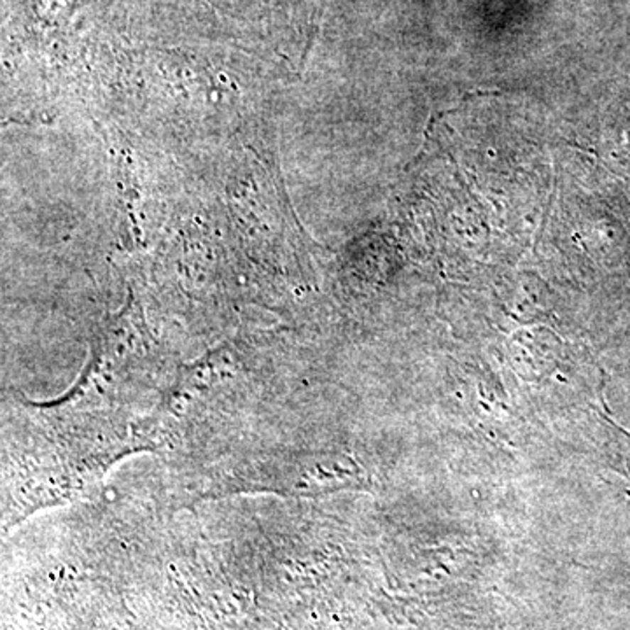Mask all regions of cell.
Segmentation results:
<instances>
[{"label":"cell","instance_id":"obj_1","mask_svg":"<svg viewBox=\"0 0 630 630\" xmlns=\"http://www.w3.org/2000/svg\"><path fill=\"white\" fill-rule=\"evenodd\" d=\"M613 428L617 429V438H618V447H620L621 459H624L625 467H627V473H630V435L629 433L621 431L617 424H613Z\"/></svg>","mask_w":630,"mask_h":630}]
</instances>
